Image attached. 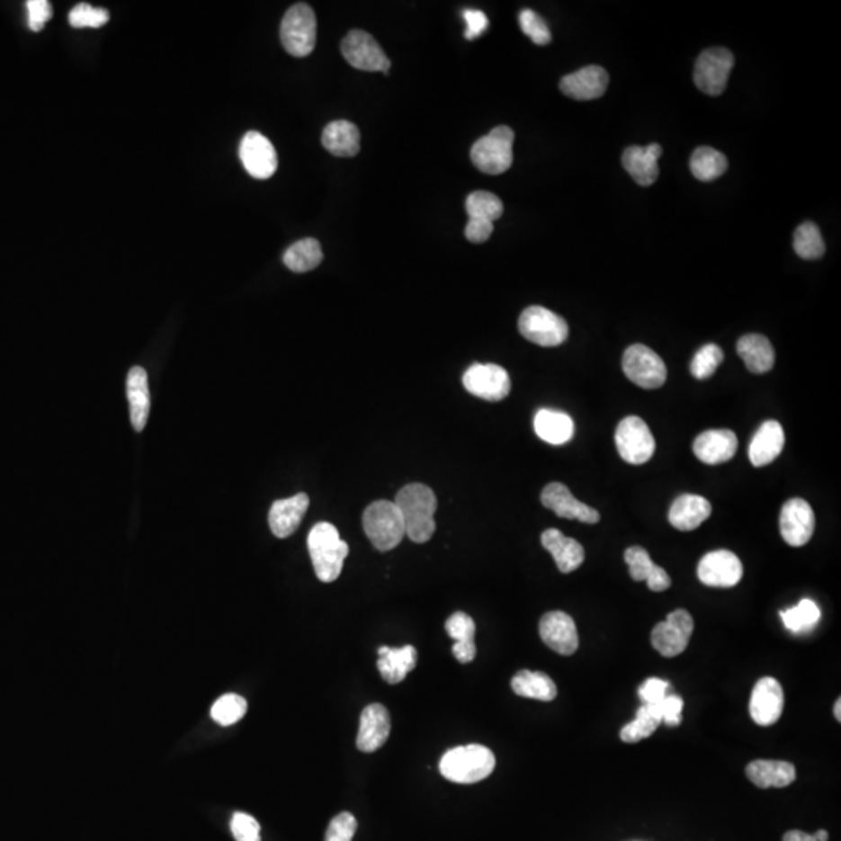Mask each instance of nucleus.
Returning a JSON list of instances; mask_svg holds the SVG:
<instances>
[{
    "label": "nucleus",
    "instance_id": "obj_1",
    "mask_svg": "<svg viewBox=\"0 0 841 841\" xmlns=\"http://www.w3.org/2000/svg\"><path fill=\"white\" fill-rule=\"evenodd\" d=\"M396 506L399 508L406 534L413 542H427L435 533L436 496L427 485L410 483L396 494Z\"/></svg>",
    "mask_w": 841,
    "mask_h": 841
},
{
    "label": "nucleus",
    "instance_id": "obj_2",
    "mask_svg": "<svg viewBox=\"0 0 841 841\" xmlns=\"http://www.w3.org/2000/svg\"><path fill=\"white\" fill-rule=\"evenodd\" d=\"M308 547L318 580L336 581L349 553L348 544L340 538L336 527L329 523H317L309 533Z\"/></svg>",
    "mask_w": 841,
    "mask_h": 841
},
{
    "label": "nucleus",
    "instance_id": "obj_3",
    "mask_svg": "<svg viewBox=\"0 0 841 841\" xmlns=\"http://www.w3.org/2000/svg\"><path fill=\"white\" fill-rule=\"evenodd\" d=\"M496 768L493 751L483 745H464L449 749L440 760L443 778L455 783H476L487 779Z\"/></svg>",
    "mask_w": 841,
    "mask_h": 841
},
{
    "label": "nucleus",
    "instance_id": "obj_4",
    "mask_svg": "<svg viewBox=\"0 0 841 841\" xmlns=\"http://www.w3.org/2000/svg\"><path fill=\"white\" fill-rule=\"evenodd\" d=\"M363 528L368 540L378 550L389 551L399 546L406 536V525L395 502H372L363 513Z\"/></svg>",
    "mask_w": 841,
    "mask_h": 841
},
{
    "label": "nucleus",
    "instance_id": "obj_5",
    "mask_svg": "<svg viewBox=\"0 0 841 841\" xmlns=\"http://www.w3.org/2000/svg\"><path fill=\"white\" fill-rule=\"evenodd\" d=\"M281 41L285 50L296 58L314 52L317 44V16L308 4H295L285 13L281 22Z\"/></svg>",
    "mask_w": 841,
    "mask_h": 841
},
{
    "label": "nucleus",
    "instance_id": "obj_6",
    "mask_svg": "<svg viewBox=\"0 0 841 841\" xmlns=\"http://www.w3.org/2000/svg\"><path fill=\"white\" fill-rule=\"evenodd\" d=\"M513 142L514 133L510 127H496L472 146L470 161L483 174H504L513 164Z\"/></svg>",
    "mask_w": 841,
    "mask_h": 841
},
{
    "label": "nucleus",
    "instance_id": "obj_7",
    "mask_svg": "<svg viewBox=\"0 0 841 841\" xmlns=\"http://www.w3.org/2000/svg\"><path fill=\"white\" fill-rule=\"evenodd\" d=\"M519 332L528 342L544 348L563 344L568 336L566 319L541 306H532L519 317Z\"/></svg>",
    "mask_w": 841,
    "mask_h": 841
},
{
    "label": "nucleus",
    "instance_id": "obj_8",
    "mask_svg": "<svg viewBox=\"0 0 841 841\" xmlns=\"http://www.w3.org/2000/svg\"><path fill=\"white\" fill-rule=\"evenodd\" d=\"M623 372L632 383L647 389L662 387L667 379L664 360L653 349L636 343L625 351L622 359Z\"/></svg>",
    "mask_w": 841,
    "mask_h": 841
},
{
    "label": "nucleus",
    "instance_id": "obj_9",
    "mask_svg": "<svg viewBox=\"0 0 841 841\" xmlns=\"http://www.w3.org/2000/svg\"><path fill=\"white\" fill-rule=\"evenodd\" d=\"M615 446L627 463L644 464L653 457L656 443L644 419L627 416L615 430Z\"/></svg>",
    "mask_w": 841,
    "mask_h": 841
},
{
    "label": "nucleus",
    "instance_id": "obj_10",
    "mask_svg": "<svg viewBox=\"0 0 841 841\" xmlns=\"http://www.w3.org/2000/svg\"><path fill=\"white\" fill-rule=\"evenodd\" d=\"M342 53L344 59L353 67L365 72H383L389 76L391 61L385 55L382 47L363 30H351L343 38Z\"/></svg>",
    "mask_w": 841,
    "mask_h": 841
},
{
    "label": "nucleus",
    "instance_id": "obj_11",
    "mask_svg": "<svg viewBox=\"0 0 841 841\" xmlns=\"http://www.w3.org/2000/svg\"><path fill=\"white\" fill-rule=\"evenodd\" d=\"M732 67L734 57L728 49L714 47L704 50L695 63L693 80L696 87L708 95L723 94Z\"/></svg>",
    "mask_w": 841,
    "mask_h": 841
},
{
    "label": "nucleus",
    "instance_id": "obj_12",
    "mask_svg": "<svg viewBox=\"0 0 841 841\" xmlns=\"http://www.w3.org/2000/svg\"><path fill=\"white\" fill-rule=\"evenodd\" d=\"M693 632V619L685 610H676L651 631V644L664 658H675L687 649Z\"/></svg>",
    "mask_w": 841,
    "mask_h": 841
},
{
    "label": "nucleus",
    "instance_id": "obj_13",
    "mask_svg": "<svg viewBox=\"0 0 841 841\" xmlns=\"http://www.w3.org/2000/svg\"><path fill=\"white\" fill-rule=\"evenodd\" d=\"M464 389L480 399L497 402L510 395L511 380L504 368L494 363H476L463 376Z\"/></svg>",
    "mask_w": 841,
    "mask_h": 841
},
{
    "label": "nucleus",
    "instance_id": "obj_14",
    "mask_svg": "<svg viewBox=\"0 0 841 841\" xmlns=\"http://www.w3.org/2000/svg\"><path fill=\"white\" fill-rule=\"evenodd\" d=\"M238 157L245 170L255 180H268L278 168V155L273 144L259 131H248L240 142Z\"/></svg>",
    "mask_w": 841,
    "mask_h": 841
},
{
    "label": "nucleus",
    "instance_id": "obj_15",
    "mask_svg": "<svg viewBox=\"0 0 841 841\" xmlns=\"http://www.w3.org/2000/svg\"><path fill=\"white\" fill-rule=\"evenodd\" d=\"M696 574L706 586L732 587L742 580L743 566L736 553L715 550L702 558Z\"/></svg>",
    "mask_w": 841,
    "mask_h": 841
},
{
    "label": "nucleus",
    "instance_id": "obj_16",
    "mask_svg": "<svg viewBox=\"0 0 841 841\" xmlns=\"http://www.w3.org/2000/svg\"><path fill=\"white\" fill-rule=\"evenodd\" d=\"M783 540L792 547L806 546L812 540L815 530V513L804 499L785 502L779 517Z\"/></svg>",
    "mask_w": 841,
    "mask_h": 841
},
{
    "label": "nucleus",
    "instance_id": "obj_17",
    "mask_svg": "<svg viewBox=\"0 0 841 841\" xmlns=\"http://www.w3.org/2000/svg\"><path fill=\"white\" fill-rule=\"evenodd\" d=\"M542 642L558 655L570 656L578 650V631L574 619L563 611H550L540 622Z\"/></svg>",
    "mask_w": 841,
    "mask_h": 841
},
{
    "label": "nucleus",
    "instance_id": "obj_18",
    "mask_svg": "<svg viewBox=\"0 0 841 841\" xmlns=\"http://www.w3.org/2000/svg\"><path fill=\"white\" fill-rule=\"evenodd\" d=\"M541 502L557 516L564 519H575L585 523H597L600 521V513L589 505L575 499L574 494L570 493V489L563 483H549L542 489Z\"/></svg>",
    "mask_w": 841,
    "mask_h": 841
},
{
    "label": "nucleus",
    "instance_id": "obj_19",
    "mask_svg": "<svg viewBox=\"0 0 841 841\" xmlns=\"http://www.w3.org/2000/svg\"><path fill=\"white\" fill-rule=\"evenodd\" d=\"M783 711V691L778 679L770 676L759 679L749 700V714L756 725H774L781 719Z\"/></svg>",
    "mask_w": 841,
    "mask_h": 841
},
{
    "label": "nucleus",
    "instance_id": "obj_20",
    "mask_svg": "<svg viewBox=\"0 0 841 841\" xmlns=\"http://www.w3.org/2000/svg\"><path fill=\"white\" fill-rule=\"evenodd\" d=\"M608 83H610V76L604 67L587 66V67L577 70L574 74L563 76L559 82V89L570 99L585 102V100L600 99L606 93Z\"/></svg>",
    "mask_w": 841,
    "mask_h": 841
},
{
    "label": "nucleus",
    "instance_id": "obj_21",
    "mask_svg": "<svg viewBox=\"0 0 841 841\" xmlns=\"http://www.w3.org/2000/svg\"><path fill=\"white\" fill-rule=\"evenodd\" d=\"M391 720L389 711L382 704H370L363 709L360 717L357 748L362 753H374L382 748L389 740Z\"/></svg>",
    "mask_w": 841,
    "mask_h": 841
},
{
    "label": "nucleus",
    "instance_id": "obj_22",
    "mask_svg": "<svg viewBox=\"0 0 841 841\" xmlns=\"http://www.w3.org/2000/svg\"><path fill=\"white\" fill-rule=\"evenodd\" d=\"M738 440L732 430H706L696 436L693 452L706 464L726 463L736 455Z\"/></svg>",
    "mask_w": 841,
    "mask_h": 841
},
{
    "label": "nucleus",
    "instance_id": "obj_23",
    "mask_svg": "<svg viewBox=\"0 0 841 841\" xmlns=\"http://www.w3.org/2000/svg\"><path fill=\"white\" fill-rule=\"evenodd\" d=\"M309 508L308 494L300 493L291 499L276 500L268 514V523L276 538H289L300 527Z\"/></svg>",
    "mask_w": 841,
    "mask_h": 841
},
{
    "label": "nucleus",
    "instance_id": "obj_24",
    "mask_svg": "<svg viewBox=\"0 0 841 841\" xmlns=\"http://www.w3.org/2000/svg\"><path fill=\"white\" fill-rule=\"evenodd\" d=\"M662 155L661 146L630 147L622 157V164L639 186H651L659 174L658 161Z\"/></svg>",
    "mask_w": 841,
    "mask_h": 841
},
{
    "label": "nucleus",
    "instance_id": "obj_25",
    "mask_svg": "<svg viewBox=\"0 0 841 841\" xmlns=\"http://www.w3.org/2000/svg\"><path fill=\"white\" fill-rule=\"evenodd\" d=\"M712 514V505L706 497L696 494H683L673 502L668 521L679 532H692Z\"/></svg>",
    "mask_w": 841,
    "mask_h": 841
},
{
    "label": "nucleus",
    "instance_id": "obj_26",
    "mask_svg": "<svg viewBox=\"0 0 841 841\" xmlns=\"http://www.w3.org/2000/svg\"><path fill=\"white\" fill-rule=\"evenodd\" d=\"M542 547L550 551L559 572L570 574L585 561V549L578 541L564 536L557 528H549L541 536Z\"/></svg>",
    "mask_w": 841,
    "mask_h": 841
},
{
    "label": "nucleus",
    "instance_id": "obj_27",
    "mask_svg": "<svg viewBox=\"0 0 841 841\" xmlns=\"http://www.w3.org/2000/svg\"><path fill=\"white\" fill-rule=\"evenodd\" d=\"M127 396L130 402V418L136 432L146 429L150 415L151 398L148 376L144 368L134 366L128 372Z\"/></svg>",
    "mask_w": 841,
    "mask_h": 841
},
{
    "label": "nucleus",
    "instance_id": "obj_28",
    "mask_svg": "<svg viewBox=\"0 0 841 841\" xmlns=\"http://www.w3.org/2000/svg\"><path fill=\"white\" fill-rule=\"evenodd\" d=\"M785 444L783 425L778 421H766L760 425L749 444V460L756 468L773 463L783 452Z\"/></svg>",
    "mask_w": 841,
    "mask_h": 841
},
{
    "label": "nucleus",
    "instance_id": "obj_29",
    "mask_svg": "<svg viewBox=\"0 0 841 841\" xmlns=\"http://www.w3.org/2000/svg\"><path fill=\"white\" fill-rule=\"evenodd\" d=\"M625 561L630 568V575L634 581H647V586L653 592L667 591L672 586V580L667 572L653 563L649 551L644 547H630L625 551Z\"/></svg>",
    "mask_w": 841,
    "mask_h": 841
},
{
    "label": "nucleus",
    "instance_id": "obj_30",
    "mask_svg": "<svg viewBox=\"0 0 841 841\" xmlns=\"http://www.w3.org/2000/svg\"><path fill=\"white\" fill-rule=\"evenodd\" d=\"M747 776L759 789H783L795 783L796 768L783 760H753L747 766Z\"/></svg>",
    "mask_w": 841,
    "mask_h": 841
},
{
    "label": "nucleus",
    "instance_id": "obj_31",
    "mask_svg": "<svg viewBox=\"0 0 841 841\" xmlns=\"http://www.w3.org/2000/svg\"><path fill=\"white\" fill-rule=\"evenodd\" d=\"M378 653L379 672L389 684H398L404 681L418 662V651L412 645H406L402 649L380 647Z\"/></svg>",
    "mask_w": 841,
    "mask_h": 841
},
{
    "label": "nucleus",
    "instance_id": "obj_32",
    "mask_svg": "<svg viewBox=\"0 0 841 841\" xmlns=\"http://www.w3.org/2000/svg\"><path fill=\"white\" fill-rule=\"evenodd\" d=\"M446 631L449 638L455 640L452 647V653L457 661L461 664H470L474 661L477 655L476 640V623L472 621L470 615L466 613H455L446 621Z\"/></svg>",
    "mask_w": 841,
    "mask_h": 841
},
{
    "label": "nucleus",
    "instance_id": "obj_33",
    "mask_svg": "<svg viewBox=\"0 0 841 841\" xmlns=\"http://www.w3.org/2000/svg\"><path fill=\"white\" fill-rule=\"evenodd\" d=\"M533 424L536 435L553 446H561L574 438V421L566 413L542 408L536 413Z\"/></svg>",
    "mask_w": 841,
    "mask_h": 841
},
{
    "label": "nucleus",
    "instance_id": "obj_34",
    "mask_svg": "<svg viewBox=\"0 0 841 841\" xmlns=\"http://www.w3.org/2000/svg\"><path fill=\"white\" fill-rule=\"evenodd\" d=\"M737 353L745 366L755 374H764L774 365V349L766 336L759 334L743 336L737 343Z\"/></svg>",
    "mask_w": 841,
    "mask_h": 841
},
{
    "label": "nucleus",
    "instance_id": "obj_35",
    "mask_svg": "<svg viewBox=\"0 0 841 841\" xmlns=\"http://www.w3.org/2000/svg\"><path fill=\"white\" fill-rule=\"evenodd\" d=\"M321 142L334 157H355L360 151L359 128L349 121H336L326 125Z\"/></svg>",
    "mask_w": 841,
    "mask_h": 841
},
{
    "label": "nucleus",
    "instance_id": "obj_36",
    "mask_svg": "<svg viewBox=\"0 0 841 841\" xmlns=\"http://www.w3.org/2000/svg\"><path fill=\"white\" fill-rule=\"evenodd\" d=\"M511 689L516 695L540 702H551L557 698V685L546 673L521 670L511 679Z\"/></svg>",
    "mask_w": 841,
    "mask_h": 841
},
{
    "label": "nucleus",
    "instance_id": "obj_37",
    "mask_svg": "<svg viewBox=\"0 0 841 841\" xmlns=\"http://www.w3.org/2000/svg\"><path fill=\"white\" fill-rule=\"evenodd\" d=\"M284 264L295 273L312 272L323 262V250L317 238H302L284 253Z\"/></svg>",
    "mask_w": 841,
    "mask_h": 841
},
{
    "label": "nucleus",
    "instance_id": "obj_38",
    "mask_svg": "<svg viewBox=\"0 0 841 841\" xmlns=\"http://www.w3.org/2000/svg\"><path fill=\"white\" fill-rule=\"evenodd\" d=\"M726 168H728V159L725 155L711 147H700L692 155L691 170L696 180L704 181V183L717 180L725 174Z\"/></svg>",
    "mask_w": 841,
    "mask_h": 841
},
{
    "label": "nucleus",
    "instance_id": "obj_39",
    "mask_svg": "<svg viewBox=\"0 0 841 841\" xmlns=\"http://www.w3.org/2000/svg\"><path fill=\"white\" fill-rule=\"evenodd\" d=\"M662 719L656 704H642L638 709L636 719L631 723L623 726L621 731V740L625 743H638L644 738L653 736V732L661 725Z\"/></svg>",
    "mask_w": 841,
    "mask_h": 841
},
{
    "label": "nucleus",
    "instance_id": "obj_40",
    "mask_svg": "<svg viewBox=\"0 0 841 841\" xmlns=\"http://www.w3.org/2000/svg\"><path fill=\"white\" fill-rule=\"evenodd\" d=\"M783 619V627L792 632H806L813 630V627L819 623L821 619V611L819 604H815L810 598L801 600L800 604L789 608V610L779 613Z\"/></svg>",
    "mask_w": 841,
    "mask_h": 841
},
{
    "label": "nucleus",
    "instance_id": "obj_41",
    "mask_svg": "<svg viewBox=\"0 0 841 841\" xmlns=\"http://www.w3.org/2000/svg\"><path fill=\"white\" fill-rule=\"evenodd\" d=\"M793 248H795L796 255L806 261L819 259L826 251V245H824L819 227L812 221H806L801 227L796 228Z\"/></svg>",
    "mask_w": 841,
    "mask_h": 841
},
{
    "label": "nucleus",
    "instance_id": "obj_42",
    "mask_svg": "<svg viewBox=\"0 0 841 841\" xmlns=\"http://www.w3.org/2000/svg\"><path fill=\"white\" fill-rule=\"evenodd\" d=\"M466 212L470 219L494 223L504 214V203L491 192H472L470 197L466 198Z\"/></svg>",
    "mask_w": 841,
    "mask_h": 841
},
{
    "label": "nucleus",
    "instance_id": "obj_43",
    "mask_svg": "<svg viewBox=\"0 0 841 841\" xmlns=\"http://www.w3.org/2000/svg\"><path fill=\"white\" fill-rule=\"evenodd\" d=\"M246 709L248 702L244 696L227 693L214 702L210 709V717L220 726L236 725L238 720L244 719Z\"/></svg>",
    "mask_w": 841,
    "mask_h": 841
},
{
    "label": "nucleus",
    "instance_id": "obj_44",
    "mask_svg": "<svg viewBox=\"0 0 841 841\" xmlns=\"http://www.w3.org/2000/svg\"><path fill=\"white\" fill-rule=\"evenodd\" d=\"M723 359H725V354H723V351L720 346H717L714 343L704 344L692 360V376L698 379V380H706V379L712 378L715 371H717V368L721 365Z\"/></svg>",
    "mask_w": 841,
    "mask_h": 841
},
{
    "label": "nucleus",
    "instance_id": "obj_45",
    "mask_svg": "<svg viewBox=\"0 0 841 841\" xmlns=\"http://www.w3.org/2000/svg\"><path fill=\"white\" fill-rule=\"evenodd\" d=\"M110 21L105 8H95L89 4H78L69 13V23L74 29H100Z\"/></svg>",
    "mask_w": 841,
    "mask_h": 841
},
{
    "label": "nucleus",
    "instance_id": "obj_46",
    "mask_svg": "<svg viewBox=\"0 0 841 841\" xmlns=\"http://www.w3.org/2000/svg\"><path fill=\"white\" fill-rule=\"evenodd\" d=\"M519 25L523 33L538 46H546L551 41V33L544 19L533 10H523L519 14Z\"/></svg>",
    "mask_w": 841,
    "mask_h": 841
},
{
    "label": "nucleus",
    "instance_id": "obj_47",
    "mask_svg": "<svg viewBox=\"0 0 841 841\" xmlns=\"http://www.w3.org/2000/svg\"><path fill=\"white\" fill-rule=\"evenodd\" d=\"M231 832L236 841H261V826L248 813L232 815Z\"/></svg>",
    "mask_w": 841,
    "mask_h": 841
},
{
    "label": "nucleus",
    "instance_id": "obj_48",
    "mask_svg": "<svg viewBox=\"0 0 841 841\" xmlns=\"http://www.w3.org/2000/svg\"><path fill=\"white\" fill-rule=\"evenodd\" d=\"M357 830V819L349 812H343L332 819L326 830L325 841H353Z\"/></svg>",
    "mask_w": 841,
    "mask_h": 841
},
{
    "label": "nucleus",
    "instance_id": "obj_49",
    "mask_svg": "<svg viewBox=\"0 0 841 841\" xmlns=\"http://www.w3.org/2000/svg\"><path fill=\"white\" fill-rule=\"evenodd\" d=\"M656 708L659 711L664 725H667L668 728H676L681 725V715L684 708V702L681 696L667 695L662 702L656 704Z\"/></svg>",
    "mask_w": 841,
    "mask_h": 841
},
{
    "label": "nucleus",
    "instance_id": "obj_50",
    "mask_svg": "<svg viewBox=\"0 0 841 841\" xmlns=\"http://www.w3.org/2000/svg\"><path fill=\"white\" fill-rule=\"evenodd\" d=\"M52 5L47 0H29L27 2V14H29V27L33 31H41L50 18H52Z\"/></svg>",
    "mask_w": 841,
    "mask_h": 841
},
{
    "label": "nucleus",
    "instance_id": "obj_51",
    "mask_svg": "<svg viewBox=\"0 0 841 841\" xmlns=\"http://www.w3.org/2000/svg\"><path fill=\"white\" fill-rule=\"evenodd\" d=\"M670 684L659 678H649L639 687V698L642 704H658L667 696Z\"/></svg>",
    "mask_w": 841,
    "mask_h": 841
},
{
    "label": "nucleus",
    "instance_id": "obj_52",
    "mask_svg": "<svg viewBox=\"0 0 841 841\" xmlns=\"http://www.w3.org/2000/svg\"><path fill=\"white\" fill-rule=\"evenodd\" d=\"M464 22H466V31H464V38L466 40H476L479 36L482 35L483 31L488 29V21L487 14L480 12V10H464L463 12Z\"/></svg>",
    "mask_w": 841,
    "mask_h": 841
},
{
    "label": "nucleus",
    "instance_id": "obj_53",
    "mask_svg": "<svg viewBox=\"0 0 841 841\" xmlns=\"http://www.w3.org/2000/svg\"><path fill=\"white\" fill-rule=\"evenodd\" d=\"M493 231L494 223H491V221L470 219L466 229H464V236L472 244H483V242H487L488 238L491 237Z\"/></svg>",
    "mask_w": 841,
    "mask_h": 841
},
{
    "label": "nucleus",
    "instance_id": "obj_54",
    "mask_svg": "<svg viewBox=\"0 0 841 841\" xmlns=\"http://www.w3.org/2000/svg\"><path fill=\"white\" fill-rule=\"evenodd\" d=\"M783 841H817L815 837L810 836V834H806V832H801V830H790L787 834H783Z\"/></svg>",
    "mask_w": 841,
    "mask_h": 841
},
{
    "label": "nucleus",
    "instance_id": "obj_55",
    "mask_svg": "<svg viewBox=\"0 0 841 841\" xmlns=\"http://www.w3.org/2000/svg\"><path fill=\"white\" fill-rule=\"evenodd\" d=\"M813 837H815V840L817 841L829 840V834H828V830H819V832H817V834H815Z\"/></svg>",
    "mask_w": 841,
    "mask_h": 841
},
{
    "label": "nucleus",
    "instance_id": "obj_56",
    "mask_svg": "<svg viewBox=\"0 0 841 841\" xmlns=\"http://www.w3.org/2000/svg\"><path fill=\"white\" fill-rule=\"evenodd\" d=\"M840 709H841V700L840 698H838V700H837L836 706H834V715H836V719L838 720V721H840L841 720Z\"/></svg>",
    "mask_w": 841,
    "mask_h": 841
}]
</instances>
